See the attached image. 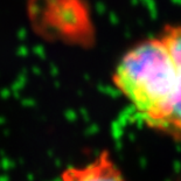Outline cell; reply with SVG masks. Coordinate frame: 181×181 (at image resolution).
Returning a JSON list of instances; mask_svg holds the SVG:
<instances>
[{
  "label": "cell",
  "instance_id": "cell-1",
  "mask_svg": "<svg viewBox=\"0 0 181 181\" xmlns=\"http://www.w3.org/2000/svg\"><path fill=\"white\" fill-rule=\"evenodd\" d=\"M112 82L145 125L164 134L178 98L179 74L162 37H149L131 47L118 62Z\"/></svg>",
  "mask_w": 181,
  "mask_h": 181
},
{
  "label": "cell",
  "instance_id": "cell-2",
  "mask_svg": "<svg viewBox=\"0 0 181 181\" xmlns=\"http://www.w3.org/2000/svg\"><path fill=\"white\" fill-rule=\"evenodd\" d=\"M62 181H129L108 151L78 166H69L61 173Z\"/></svg>",
  "mask_w": 181,
  "mask_h": 181
},
{
  "label": "cell",
  "instance_id": "cell-3",
  "mask_svg": "<svg viewBox=\"0 0 181 181\" xmlns=\"http://www.w3.org/2000/svg\"><path fill=\"white\" fill-rule=\"evenodd\" d=\"M159 35L162 37L170 52L172 53L179 74L178 98L164 134L170 138H173L174 140L181 141V25H166Z\"/></svg>",
  "mask_w": 181,
  "mask_h": 181
}]
</instances>
